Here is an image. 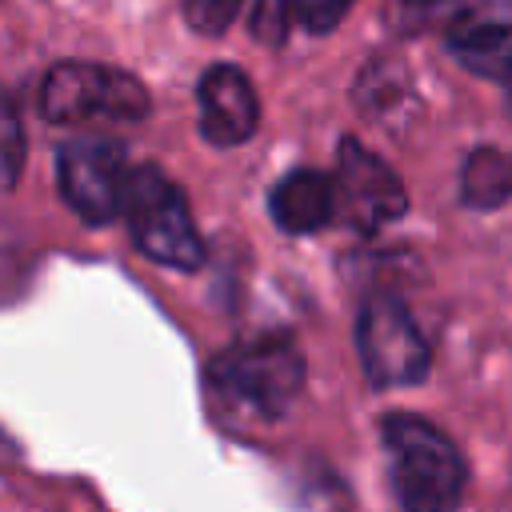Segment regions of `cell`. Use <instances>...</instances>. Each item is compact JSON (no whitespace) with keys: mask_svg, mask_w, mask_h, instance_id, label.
I'll list each match as a JSON object with an SVG mask.
<instances>
[{"mask_svg":"<svg viewBox=\"0 0 512 512\" xmlns=\"http://www.w3.org/2000/svg\"><path fill=\"white\" fill-rule=\"evenodd\" d=\"M400 92H408V76H404V68H400L396 60L380 56V60H372V64L360 72L356 104L380 112V108H388V104H400Z\"/></svg>","mask_w":512,"mask_h":512,"instance_id":"12","label":"cell"},{"mask_svg":"<svg viewBox=\"0 0 512 512\" xmlns=\"http://www.w3.org/2000/svg\"><path fill=\"white\" fill-rule=\"evenodd\" d=\"M24 168V124L8 96H0V188H12Z\"/></svg>","mask_w":512,"mask_h":512,"instance_id":"14","label":"cell"},{"mask_svg":"<svg viewBox=\"0 0 512 512\" xmlns=\"http://www.w3.org/2000/svg\"><path fill=\"white\" fill-rule=\"evenodd\" d=\"M196 104H200V136L216 148L244 144L260 124L256 88L236 64L204 68V76L196 84Z\"/></svg>","mask_w":512,"mask_h":512,"instance_id":"9","label":"cell"},{"mask_svg":"<svg viewBox=\"0 0 512 512\" xmlns=\"http://www.w3.org/2000/svg\"><path fill=\"white\" fill-rule=\"evenodd\" d=\"M240 8H244V0H184L188 24H192L196 32H208V36L224 32V28L236 20Z\"/></svg>","mask_w":512,"mask_h":512,"instance_id":"15","label":"cell"},{"mask_svg":"<svg viewBox=\"0 0 512 512\" xmlns=\"http://www.w3.org/2000/svg\"><path fill=\"white\" fill-rule=\"evenodd\" d=\"M460 200L468 208H500L512 200V152L504 148H472L460 168Z\"/></svg>","mask_w":512,"mask_h":512,"instance_id":"11","label":"cell"},{"mask_svg":"<svg viewBox=\"0 0 512 512\" xmlns=\"http://www.w3.org/2000/svg\"><path fill=\"white\" fill-rule=\"evenodd\" d=\"M508 108H512V80H508Z\"/></svg>","mask_w":512,"mask_h":512,"instance_id":"18","label":"cell"},{"mask_svg":"<svg viewBox=\"0 0 512 512\" xmlns=\"http://www.w3.org/2000/svg\"><path fill=\"white\" fill-rule=\"evenodd\" d=\"M56 176H60L64 204L80 220L108 224L112 216H120L124 180H128V160L120 144L100 140V136L68 140L56 152Z\"/></svg>","mask_w":512,"mask_h":512,"instance_id":"6","label":"cell"},{"mask_svg":"<svg viewBox=\"0 0 512 512\" xmlns=\"http://www.w3.org/2000/svg\"><path fill=\"white\" fill-rule=\"evenodd\" d=\"M392 488L404 512H448L464 492V460L456 444L412 412L380 420Z\"/></svg>","mask_w":512,"mask_h":512,"instance_id":"1","label":"cell"},{"mask_svg":"<svg viewBox=\"0 0 512 512\" xmlns=\"http://www.w3.org/2000/svg\"><path fill=\"white\" fill-rule=\"evenodd\" d=\"M356 348H360L364 376L380 388L416 384L428 372V360H432V348H428L424 332L416 328L412 312L388 292L372 296L360 308Z\"/></svg>","mask_w":512,"mask_h":512,"instance_id":"5","label":"cell"},{"mask_svg":"<svg viewBox=\"0 0 512 512\" xmlns=\"http://www.w3.org/2000/svg\"><path fill=\"white\" fill-rule=\"evenodd\" d=\"M456 64L484 80H512V0H476L444 28Z\"/></svg>","mask_w":512,"mask_h":512,"instance_id":"8","label":"cell"},{"mask_svg":"<svg viewBox=\"0 0 512 512\" xmlns=\"http://www.w3.org/2000/svg\"><path fill=\"white\" fill-rule=\"evenodd\" d=\"M468 4H476V0H400L408 28H428L436 20H444V28H448Z\"/></svg>","mask_w":512,"mask_h":512,"instance_id":"16","label":"cell"},{"mask_svg":"<svg viewBox=\"0 0 512 512\" xmlns=\"http://www.w3.org/2000/svg\"><path fill=\"white\" fill-rule=\"evenodd\" d=\"M268 212L272 220L288 232V236H308L320 232L332 216H336V188L332 176L316 172V168H292L268 196Z\"/></svg>","mask_w":512,"mask_h":512,"instance_id":"10","label":"cell"},{"mask_svg":"<svg viewBox=\"0 0 512 512\" xmlns=\"http://www.w3.org/2000/svg\"><path fill=\"white\" fill-rule=\"evenodd\" d=\"M208 384L256 416H284L304 388V356L288 336L232 344L208 364Z\"/></svg>","mask_w":512,"mask_h":512,"instance_id":"3","label":"cell"},{"mask_svg":"<svg viewBox=\"0 0 512 512\" xmlns=\"http://www.w3.org/2000/svg\"><path fill=\"white\" fill-rule=\"evenodd\" d=\"M120 216L128 220L136 252H144L148 260H156L164 268H180V272L200 268L204 244L196 236L188 200L160 168H152V164L128 168Z\"/></svg>","mask_w":512,"mask_h":512,"instance_id":"2","label":"cell"},{"mask_svg":"<svg viewBox=\"0 0 512 512\" xmlns=\"http://www.w3.org/2000/svg\"><path fill=\"white\" fill-rule=\"evenodd\" d=\"M244 16H248V32L264 48H280L288 40L292 0H244Z\"/></svg>","mask_w":512,"mask_h":512,"instance_id":"13","label":"cell"},{"mask_svg":"<svg viewBox=\"0 0 512 512\" xmlns=\"http://www.w3.org/2000/svg\"><path fill=\"white\" fill-rule=\"evenodd\" d=\"M352 0H292V20H300L308 32H332Z\"/></svg>","mask_w":512,"mask_h":512,"instance_id":"17","label":"cell"},{"mask_svg":"<svg viewBox=\"0 0 512 512\" xmlns=\"http://www.w3.org/2000/svg\"><path fill=\"white\" fill-rule=\"evenodd\" d=\"M152 108L148 88L120 68L60 60L40 80V116L52 124H80L92 116L108 120H144Z\"/></svg>","mask_w":512,"mask_h":512,"instance_id":"4","label":"cell"},{"mask_svg":"<svg viewBox=\"0 0 512 512\" xmlns=\"http://www.w3.org/2000/svg\"><path fill=\"white\" fill-rule=\"evenodd\" d=\"M336 208L356 232H376L404 216L408 192L400 176L356 136H344L336 148Z\"/></svg>","mask_w":512,"mask_h":512,"instance_id":"7","label":"cell"}]
</instances>
